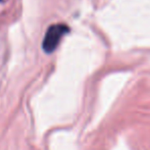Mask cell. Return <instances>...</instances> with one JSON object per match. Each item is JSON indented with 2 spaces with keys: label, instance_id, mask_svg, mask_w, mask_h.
Masks as SVG:
<instances>
[{
  "label": "cell",
  "instance_id": "1",
  "mask_svg": "<svg viewBox=\"0 0 150 150\" xmlns=\"http://www.w3.org/2000/svg\"><path fill=\"white\" fill-rule=\"evenodd\" d=\"M69 27L63 24H56L49 27L48 30L46 31L43 43H42V47H43L44 51L46 53H52L57 48L61 38L67 33H69Z\"/></svg>",
  "mask_w": 150,
  "mask_h": 150
}]
</instances>
